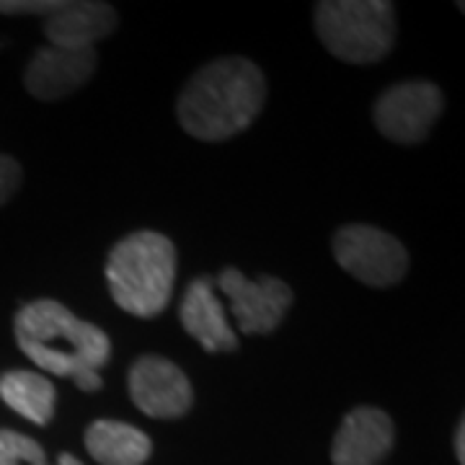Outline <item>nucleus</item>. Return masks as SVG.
<instances>
[{
  "mask_svg": "<svg viewBox=\"0 0 465 465\" xmlns=\"http://www.w3.org/2000/svg\"><path fill=\"white\" fill-rule=\"evenodd\" d=\"M18 349L34 365L57 378H70L85 393L101 391L99 370L112 357V341L96 323L70 313L57 300L21 305L14 318Z\"/></svg>",
  "mask_w": 465,
  "mask_h": 465,
  "instance_id": "nucleus-1",
  "label": "nucleus"
},
{
  "mask_svg": "<svg viewBox=\"0 0 465 465\" xmlns=\"http://www.w3.org/2000/svg\"><path fill=\"white\" fill-rule=\"evenodd\" d=\"M266 101L264 73L249 57H220L197 70L179 94L176 116L186 134L223 143L249 130Z\"/></svg>",
  "mask_w": 465,
  "mask_h": 465,
  "instance_id": "nucleus-2",
  "label": "nucleus"
},
{
  "mask_svg": "<svg viewBox=\"0 0 465 465\" xmlns=\"http://www.w3.org/2000/svg\"><path fill=\"white\" fill-rule=\"evenodd\" d=\"M114 302L130 316L155 318L166 311L176 282V246L155 231L130 232L106 262Z\"/></svg>",
  "mask_w": 465,
  "mask_h": 465,
  "instance_id": "nucleus-3",
  "label": "nucleus"
},
{
  "mask_svg": "<svg viewBox=\"0 0 465 465\" xmlns=\"http://www.w3.org/2000/svg\"><path fill=\"white\" fill-rule=\"evenodd\" d=\"M313 21L323 47L349 65L381 63L396 42V8L385 0H323Z\"/></svg>",
  "mask_w": 465,
  "mask_h": 465,
  "instance_id": "nucleus-4",
  "label": "nucleus"
},
{
  "mask_svg": "<svg viewBox=\"0 0 465 465\" xmlns=\"http://www.w3.org/2000/svg\"><path fill=\"white\" fill-rule=\"evenodd\" d=\"M336 264L370 287H393L409 272V253L399 238L375 225L351 223L331 241Z\"/></svg>",
  "mask_w": 465,
  "mask_h": 465,
  "instance_id": "nucleus-5",
  "label": "nucleus"
},
{
  "mask_svg": "<svg viewBox=\"0 0 465 465\" xmlns=\"http://www.w3.org/2000/svg\"><path fill=\"white\" fill-rule=\"evenodd\" d=\"M445 109L442 91L430 81H406L382 91L372 106L375 127L382 137L399 145H416L427 140Z\"/></svg>",
  "mask_w": 465,
  "mask_h": 465,
  "instance_id": "nucleus-6",
  "label": "nucleus"
},
{
  "mask_svg": "<svg viewBox=\"0 0 465 465\" xmlns=\"http://www.w3.org/2000/svg\"><path fill=\"white\" fill-rule=\"evenodd\" d=\"M217 287L231 300L232 318L238 331L246 336L272 333L287 316L292 305V290L277 277L249 280L238 269H223L217 277Z\"/></svg>",
  "mask_w": 465,
  "mask_h": 465,
  "instance_id": "nucleus-7",
  "label": "nucleus"
},
{
  "mask_svg": "<svg viewBox=\"0 0 465 465\" xmlns=\"http://www.w3.org/2000/svg\"><path fill=\"white\" fill-rule=\"evenodd\" d=\"M127 385L134 406L153 419H179L189 414L194 403L189 378L183 375L182 367L173 365L166 357L148 354L134 360Z\"/></svg>",
  "mask_w": 465,
  "mask_h": 465,
  "instance_id": "nucleus-8",
  "label": "nucleus"
},
{
  "mask_svg": "<svg viewBox=\"0 0 465 465\" xmlns=\"http://www.w3.org/2000/svg\"><path fill=\"white\" fill-rule=\"evenodd\" d=\"M96 50L39 47L24 70V85L39 101H60L84 88L96 73Z\"/></svg>",
  "mask_w": 465,
  "mask_h": 465,
  "instance_id": "nucleus-9",
  "label": "nucleus"
},
{
  "mask_svg": "<svg viewBox=\"0 0 465 465\" xmlns=\"http://www.w3.org/2000/svg\"><path fill=\"white\" fill-rule=\"evenodd\" d=\"M396 427L393 419L378 406L351 409L331 442L333 465H378L393 450Z\"/></svg>",
  "mask_w": 465,
  "mask_h": 465,
  "instance_id": "nucleus-10",
  "label": "nucleus"
},
{
  "mask_svg": "<svg viewBox=\"0 0 465 465\" xmlns=\"http://www.w3.org/2000/svg\"><path fill=\"white\" fill-rule=\"evenodd\" d=\"M116 11L101 0H63L57 11L45 16V36L50 47L94 50V45L112 36Z\"/></svg>",
  "mask_w": 465,
  "mask_h": 465,
  "instance_id": "nucleus-11",
  "label": "nucleus"
},
{
  "mask_svg": "<svg viewBox=\"0 0 465 465\" xmlns=\"http://www.w3.org/2000/svg\"><path fill=\"white\" fill-rule=\"evenodd\" d=\"M179 321L183 331L200 341V347L210 354L238 349V336L231 329L220 300L215 298V282L210 277H197L186 287L179 305Z\"/></svg>",
  "mask_w": 465,
  "mask_h": 465,
  "instance_id": "nucleus-12",
  "label": "nucleus"
},
{
  "mask_svg": "<svg viewBox=\"0 0 465 465\" xmlns=\"http://www.w3.org/2000/svg\"><path fill=\"white\" fill-rule=\"evenodd\" d=\"M85 450L101 465H145L153 442L133 424L99 419L85 430Z\"/></svg>",
  "mask_w": 465,
  "mask_h": 465,
  "instance_id": "nucleus-13",
  "label": "nucleus"
},
{
  "mask_svg": "<svg viewBox=\"0 0 465 465\" xmlns=\"http://www.w3.org/2000/svg\"><path fill=\"white\" fill-rule=\"evenodd\" d=\"M0 399L11 411L29 419L36 427H47L54 416L57 391L39 372L8 370L0 375Z\"/></svg>",
  "mask_w": 465,
  "mask_h": 465,
  "instance_id": "nucleus-14",
  "label": "nucleus"
},
{
  "mask_svg": "<svg viewBox=\"0 0 465 465\" xmlns=\"http://www.w3.org/2000/svg\"><path fill=\"white\" fill-rule=\"evenodd\" d=\"M0 465H50L45 448L29 434L0 430Z\"/></svg>",
  "mask_w": 465,
  "mask_h": 465,
  "instance_id": "nucleus-15",
  "label": "nucleus"
},
{
  "mask_svg": "<svg viewBox=\"0 0 465 465\" xmlns=\"http://www.w3.org/2000/svg\"><path fill=\"white\" fill-rule=\"evenodd\" d=\"M63 0H0V14L5 16H50Z\"/></svg>",
  "mask_w": 465,
  "mask_h": 465,
  "instance_id": "nucleus-16",
  "label": "nucleus"
},
{
  "mask_svg": "<svg viewBox=\"0 0 465 465\" xmlns=\"http://www.w3.org/2000/svg\"><path fill=\"white\" fill-rule=\"evenodd\" d=\"M21 182H24V173L16 158L0 153V207L14 200V194L21 189Z\"/></svg>",
  "mask_w": 465,
  "mask_h": 465,
  "instance_id": "nucleus-17",
  "label": "nucleus"
},
{
  "mask_svg": "<svg viewBox=\"0 0 465 465\" xmlns=\"http://www.w3.org/2000/svg\"><path fill=\"white\" fill-rule=\"evenodd\" d=\"M463 434H465V421H463V419H460V424H458V430H455V452H458V460H460V465L465 463Z\"/></svg>",
  "mask_w": 465,
  "mask_h": 465,
  "instance_id": "nucleus-18",
  "label": "nucleus"
},
{
  "mask_svg": "<svg viewBox=\"0 0 465 465\" xmlns=\"http://www.w3.org/2000/svg\"><path fill=\"white\" fill-rule=\"evenodd\" d=\"M57 465H84L75 455H70V452H60V458H57Z\"/></svg>",
  "mask_w": 465,
  "mask_h": 465,
  "instance_id": "nucleus-19",
  "label": "nucleus"
}]
</instances>
